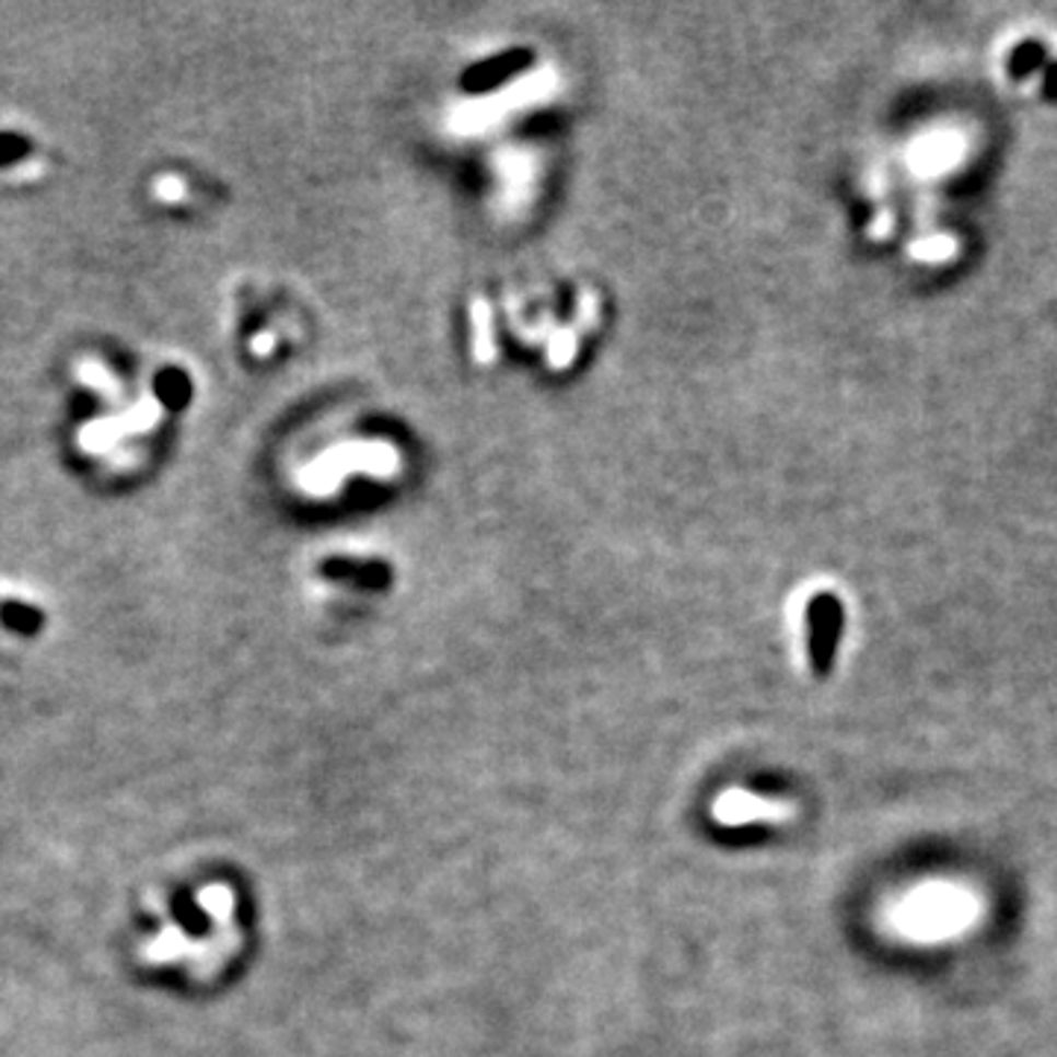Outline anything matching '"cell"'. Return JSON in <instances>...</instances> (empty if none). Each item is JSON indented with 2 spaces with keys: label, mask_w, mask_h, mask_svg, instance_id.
Instances as JSON below:
<instances>
[{
  "label": "cell",
  "mask_w": 1057,
  "mask_h": 1057,
  "mask_svg": "<svg viewBox=\"0 0 1057 1057\" xmlns=\"http://www.w3.org/2000/svg\"><path fill=\"white\" fill-rule=\"evenodd\" d=\"M982 902L973 891L952 881H928L908 891L891 908V922L914 943H937L973 926Z\"/></svg>",
  "instance_id": "cell-1"
},
{
  "label": "cell",
  "mask_w": 1057,
  "mask_h": 1057,
  "mask_svg": "<svg viewBox=\"0 0 1057 1057\" xmlns=\"http://www.w3.org/2000/svg\"><path fill=\"white\" fill-rule=\"evenodd\" d=\"M793 814H797V805H790L785 799L755 797L746 790H725L715 802V816L723 826H746V823H758V820L785 823Z\"/></svg>",
  "instance_id": "cell-2"
}]
</instances>
